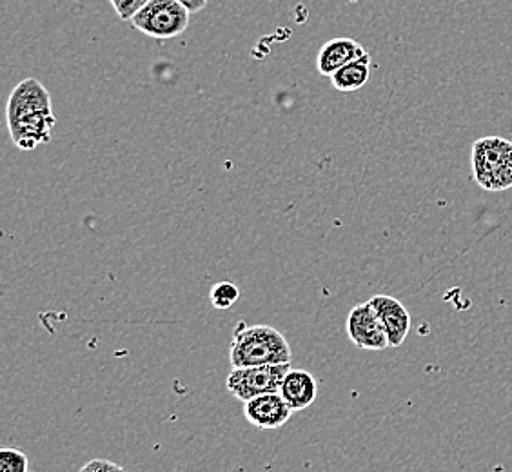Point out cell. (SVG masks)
<instances>
[{"instance_id": "cell-1", "label": "cell", "mask_w": 512, "mask_h": 472, "mask_svg": "<svg viewBox=\"0 0 512 472\" xmlns=\"http://www.w3.org/2000/svg\"><path fill=\"white\" fill-rule=\"evenodd\" d=\"M6 120L11 142L20 151H33L50 144L57 117L48 89L37 79H24L11 91Z\"/></svg>"}, {"instance_id": "cell-2", "label": "cell", "mask_w": 512, "mask_h": 472, "mask_svg": "<svg viewBox=\"0 0 512 472\" xmlns=\"http://www.w3.org/2000/svg\"><path fill=\"white\" fill-rule=\"evenodd\" d=\"M291 347L286 336L271 325L240 324L231 342V367L251 365L291 364Z\"/></svg>"}, {"instance_id": "cell-3", "label": "cell", "mask_w": 512, "mask_h": 472, "mask_svg": "<svg viewBox=\"0 0 512 472\" xmlns=\"http://www.w3.org/2000/svg\"><path fill=\"white\" fill-rule=\"evenodd\" d=\"M189 15L191 13L178 0H149L129 22L146 37L168 40L188 30Z\"/></svg>"}, {"instance_id": "cell-4", "label": "cell", "mask_w": 512, "mask_h": 472, "mask_svg": "<svg viewBox=\"0 0 512 472\" xmlns=\"http://www.w3.org/2000/svg\"><path fill=\"white\" fill-rule=\"evenodd\" d=\"M289 369L291 364L233 367V371L227 376V391L240 402H247L260 394L280 393V387Z\"/></svg>"}, {"instance_id": "cell-5", "label": "cell", "mask_w": 512, "mask_h": 472, "mask_svg": "<svg viewBox=\"0 0 512 472\" xmlns=\"http://www.w3.org/2000/svg\"><path fill=\"white\" fill-rule=\"evenodd\" d=\"M512 158V142L500 137L476 140L473 146L474 178L478 186L493 191L494 182Z\"/></svg>"}, {"instance_id": "cell-6", "label": "cell", "mask_w": 512, "mask_h": 472, "mask_svg": "<svg viewBox=\"0 0 512 472\" xmlns=\"http://www.w3.org/2000/svg\"><path fill=\"white\" fill-rule=\"evenodd\" d=\"M347 336L358 349L364 351H384L389 347V338L385 333L380 316L371 302L358 304L349 311L345 322Z\"/></svg>"}, {"instance_id": "cell-7", "label": "cell", "mask_w": 512, "mask_h": 472, "mask_svg": "<svg viewBox=\"0 0 512 472\" xmlns=\"http://www.w3.org/2000/svg\"><path fill=\"white\" fill-rule=\"evenodd\" d=\"M295 411L289 407L280 393H266L244 402L247 422L260 431H273L286 425Z\"/></svg>"}, {"instance_id": "cell-8", "label": "cell", "mask_w": 512, "mask_h": 472, "mask_svg": "<svg viewBox=\"0 0 512 472\" xmlns=\"http://www.w3.org/2000/svg\"><path fill=\"white\" fill-rule=\"evenodd\" d=\"M376 313L380 316V322L384 325L385 333L389 338V347H400L411 331V315L405 309L402 302H398L393 296L376 295L369 300Z\"/></svg>"}, {"instance_id": "cell-9", "label": "cell", "mask_w": 512, "mask_h": 472, "mask_svg": "<svg viewBox=\"0 0 512 472\" xmlns=\"http://www.w3.org/2000/svg\"><path fill=\"white\" fill-rule=\"evenodd\" d=\"M364 55H367V51L360 42L349 37H338L325 42L320 48L316 57V69L320 75L331 77L338 69L344 68L345 64L360 59Z\"/></svg>"}, {"instance_id": "cell-10", "label": "cell", "mask_w": 512, "mask_h": 472, "mask_svg": "<svg viewBox=\"0 0 512 472\" xmlns=\"http://www.w3.org/2000/svg\"><path fill=\"white\" fill-rule=\"evenodd\" d=\"M280 394L295 413L304 411L309 405L315 404L318 396L315 376L304 369H289L280 387Z\"/></svg>"}, {"instance_id": "cell-11", "label": "cell", "mask_w": 512, "mask_h": 472, "mask_svg": "<svg viewBox=\"0 0 512 472\" xmlns=\"http://www.w3.org/2000/svg\"><path fill=\"white\" fill-rule=\"evenodd\" d=\"M371 77V57L369 53L345 64L344 68L338 69L335 75H331V84L333 88L342 91V93H353L358 89L364 88Z\"/></svg>"}, {"instance_id": "cell-12", "label": "cell", "mask_w": 512, "mask_h": 472, "mask_svg": "<svg viewBox=\"0 0 512 472\" xmlns=\"http://www.w3.org/2000/svg\"><path fill=\"white\" fill-rule=\"evenodd\" d=\"M211 304L218 311H226L229 307L237 304L240 298V291L233 282H218L211 287Z\"/></svg>"}, {"instance_id": "cell-13", "label": "cell", "mask_w": 512, "mask_h": 472, "mask_svg": "<svg viewBox=\"0 0 512 472\" xmlns=\"http://www.w3.org/2000/svg\"><path fill=\"white\" fill-rule=\"evenodd\" d=\"M28 456L19 449L4 447L0 449V472H28Z\"/></svg>"}, {"instance_id": "cell-14", "label": "cell", "mask_w": 512, "mask_h": 472, "mask_svg": "<svg viewBox=\"0 0 512 472\" xmlns=\"http://www.w3.org/2000/svg\"><path fill=\"white\" fill-rule=\"evenodd\" d=\"M119 19L131 20L142 10L149 0H109Z\"/></svg>"}, {"instance_id": "cell-15", "label": "cell", "mask_w": 512, "mask_h": 472, "mask_svg": "<svg viewBox=\"0 0 512 472\" xmlns=\"http://www.w3.org/2000/svg\"><path fill=\"white\" fill-rule=\"evenodd\" d=\"M82 472H106V471H124V467H120L119 463L109 462V460H100L95 458L91 462L86 463L82 469Z\"/></svg>"}, {"instance_id": "cell-16", "label": "cell", "mask_w": 512, "mask_h": 472, "mask_svg": "<svg viewBox=\"0 0 512 472\" xmlns=\"http://www.w3.org/2000/svg\"><path fill=\"white\" fill-rule=\"evenodd\" d=\"M189 13H198L207 6V0H178Z\"/></svg>"}]
</instances>
